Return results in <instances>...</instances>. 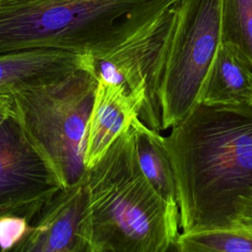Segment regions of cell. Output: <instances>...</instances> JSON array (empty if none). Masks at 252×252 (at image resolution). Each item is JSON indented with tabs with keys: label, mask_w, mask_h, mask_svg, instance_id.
<instances>
[{
	"label": "cell",
	"mask_w": 252,
	"mask_h": 252,
	"mask_svg": "<svg viewBox=\"0 0 252 252\" xmlns=\"http://www.w3.org/2000/svg\"><path fill=\"white\" fill-rule=\"evenodd\" d=\"M164 143L181 233L242 229L252 210V104L197 103Z\"/></svg>",
	"instance_id": "cell-1"
},
{
	"label": "cell",
	"mask_w": 252,
	"mask_h": 252,
	"mask_svg": "<svg viewBox=\"0 0 252 252\" xmlns=\"http://www.w3.org/2000/svg\"><path fill=\"white\" fill-rule=\"evenodd\" d=\"M82 233L99 252H169L179 235V212L144 176L129 125L85 174Z\"/></svg>",
	"instance_id": "cell-2"
},
{
	"label": "cell",
	"mask_w": 252,
	"mask_h": 252,
	"mask_svg": "<svg viewBox=\"0 0 252 252\" xmlns=\"http://www.w3.org/2000/svg\"><path fill=\"white\" fill-rule=\"evenodd\" d=\"M175 0H33L0 6V54L56 49L101 57Z\"/></svg>",
	"instance_id": "cell-3"
},
{
	"label": "cell",
	"mask_w": 252,
	"mask_h": 252,
	"mask_svg": "<svg viewBox=\"0 0 252 252\" xmlns=\"http://www.w3.org/2000/svg\"><path fill=\"white\" fill-rule=\"evenodd\" d=\"M97 77L94 64L12 93L13 112L61 185L85 177L87 130Z\"/></svg>",
	"instance_id": "cell-4"
},
{
	"label": "cell",
	"mask_w": 252,
	"mask_h": 252,
	"mask_svg": "<svg viewBox=\"0 0 252 252\" xmlns=\"http://www.w3.org/2000/svg\"><path fill=\"white\" fill-rule=\"evenodd\" d=\"M221 0H180L161 53L157 96L161 129L178 124L198 103L220 39Z\"/></svg>",
	"instance_id": "cell-5"
},
{
	"label": "cell",
	"mask_w": 252,
	"mask_h": 252,
	"mask_svg": "<svg viewBox=\"0 0 252 252\" xmlns=\"http://www.w3.org/2000/svg\"><path fill=\"white\" fill-rule=\"evenodd\" d=\"M171 6L151 24L111 52L94 58L98 80L122 87L142 103L139 119L150 129L160 132L161 116L157 96L158 65L170 30Z\"/></svg>",
	"instance_id": "cell-6"
},
{
	"label": "cell",
	"mask_w": 252,
	"mask_h": 252,
	"mask_svg": "<svg viewBox=\"0 0 252 252\" xmlns=\"http://www.w3.org/2000/svg\"><path fill=\"white\" fill-rule=\"evenodd\" d=\"M52 182L61 185L13 113L0 125V210L31 201Z\"/></svg>",
	"instance_id": "cell-7"
},
{
	"label": "cell",
	"mask_w": 252,
	"mask_h": 252,
	"mask_svg": "<svg viewBox=\"0 0 252 252\" xmlns=\"http://www.w3.org/2000/svg\"><path fill=\"white\" fill-rule=\"evenodd\" d=\"M141 110L142 103L122 87L98 80L87 130V169L102 158L116 137L139 117Z\"/></svg>",
	"instance_id": "cell-8"
},
{
	"label": "cell",
	"mask_w": 252,
	"mask_h": 252,
	"mask_svg": "<svg viewBox=\"0 0 252 252\" xmlns=\"http://www.w3.org/2000/svg\"><path fill=\"white\" fill-rule=\"evenodd\" d=\"M94 64L91 55L56 49H29L0 54V94L29 84L53 80Z\"/></svg>",
	"instance_id": "cell-9"
},
{
	"label": "cell",
	"mask_w": 252,
	"mask_h": 252,
	"mask_svg": "<svg viewBox=\"0 0 252 252\" xmlns=\"http://www.w3.org/2000/svg\"><path fill=\"white\" fill-rule=\"evenodd\" d=\"M252 63L234 46L220 42L203 86L198 103L235 105L250 103Z\"/></svg>",
	"instance_id": "cell-10"
},
{
	"label": "cell",
	"mask_w": 252,
	"mask_h": 252,
	"mask_svg": "<svg viewBox=\"0 0 252 252\" xmlns=\"http://www.w3.org/2000/svg\"><path fill=\"white\" fill-rule=\"evenodd\" d=\"M130 126L141 171L165 204L179 212L176 183L164 137L147 127L139 117L134 118Z\"/></svg>",
	"instance_id": "cell-11"
},
{
	"label": "cell",
	"mask_w": 252,
	"mask_h": 252,
	"mask_svg": "<svg viewBox=\"0 0 252 252\" xmlns=\"http://www.w3.org/2000/svg\"><path fill=\"white\" fill-rule=\"evenodd\" d=\"M84 181L74 187L64 210L57 211L55 217L48 218L47 223L36 229L32 252H68L74 246L86 214L87 192Z\"/></svg>",
	"instance_id": "cell-12"
},
{
	"label": "cell",
	"mask_w": 252,
	"mask_h": 252,
	"mask_svg": "<svg viewBox=\"0 0 252 252\" xmlns=\"http://www.w3.org/2000/svg\"><path fill=\"white\" fill-rule=\"evenodd\" d=\"M220 39L252 63V0H221Z\"/></svg>",
	"instance_id": "cell-13"
},
{
	"label": "cell",
	"mask_w": 252,
	"mask_h": 252,
	"mask_svg": "<svg viewBox=\"0 0 252 252\" xmlns=\"http://www.w3.org/2000/svg\"><path fill=\"white\" fill-rule=\"evenodd\" d=\"M177 252H252V234L244 229L179 233Z\"/></svg>",
	"instance_id": "cell-14"
},
{
	"label": "cell",
	"mask_w": 252,
	"mask_h": 252,
	"mask_svg": "<svg viewBox=\"0 0 252 252\" xmlns=\"http://www.w3.org/2000/svg\"><path fill=\"white\" fill-rule=\"evenodd\" d=\"M26 221L23 218L3 217L0 218V248L6 250L11 248L26 230Z\"/></svg>",
	"instance_id": "cell-15"
},
{
	"label": "cell",
	"mask_w": 252,
	"mask_h": 252,
	"mask_svg": "<svg viewBox=\"0 0 252 252\" xmlns=\"http://www.w3.org/2000/svg\"><path fill=\"white\" fill-rule=\"evenodd\" d=\"M12 94H0V125L13 115Z\"/></svg>",
	"instance_id": "cell-16"
},
{
	"label": "cell",
	"mask_w": 252,
	"mask_h": 252,
	"mask_svg": "<svg viewBox=\"0 0 252 252\" xmlns=\"http://www.w3.org/2000/svg\"><path fill=\"white\" fill-rule=\"evenodd\" d=\"M75 252H99V251L95 249L85 236L80 235L76 241Z\"/></svg>",
	"instance_id": "cell-17"
},
{
	"label": "cell",
	"mask_w": 252,
	"mask_h": 252,
	"mask_svg": "<svg viewBox=\"0 0 252 252\" xmlns=\"http://www.w3.org/2000/svg\"><path fill=\"white\" fill-rule=\"evenodd\" d=\"M241 227H242V229H244V230H246V231H248L249 233L252 234V210L247 215V217L243 220Z\"/></svg>",
	"instance_id": "cell-18"
},
{
	"label": "cell",
	"mask_w": 252,
	"mask_h": 252,
	"mask_svg": "<svg viewBox=\"0 0 252 252\" xmlns=\"http://www.w3.org/2000/svg\"><path fill=\"white\" fill-rule=\"evenodd\" d=\"M28 1H33V0H0V6L11 5V4H16V3H22V2H28Z\"/></svg>",
	"instance_id": "cell-19"
},
{
	"label": "cell",
	"mask_w": 252,
	"mask_h": 252,
	"mask_svg": "<svg viewBox=\"0 0 252 252\" xmlns=\"http://www.w3.org/2000/svg\"><path fill=\"white\" fill-rule=\"evenodd\" d=\"M169 252H177V249H176V247H175V244L172 246V248L170 249Z\"/></svg>",
	"instance_id": "cell-20"
},
{
	"label": "cell",
	"mask_w": 252,
	"mask_h": 252,
	"mask_svg": "<svg viewBox=\"0 0 252 252\" xmlns=\"http://www.w3.org/2000/svg\"><path fill=\"white\" fill-rule=\"evenodd\" d=\"M75 245H76V242H75V244H74V246L68 251V252H75Z\"/></svg>",
	"instance_id": "cell-21"
},
{
	"label": "cell",
	"mask_w": 252,
	"mask_h": 252,
	"mask_svg": "<svg viewBox=\"0 0 252 252\" xmlns=\"http://www.w3.org/2000/svg\"><path fill=\"white\" fill-rule=\"evenodd\" d=\"M249 104H252V95H251V99H250V103Z\"/></svg>",
	"instance_id": "cell-22"
}]
</instances>
